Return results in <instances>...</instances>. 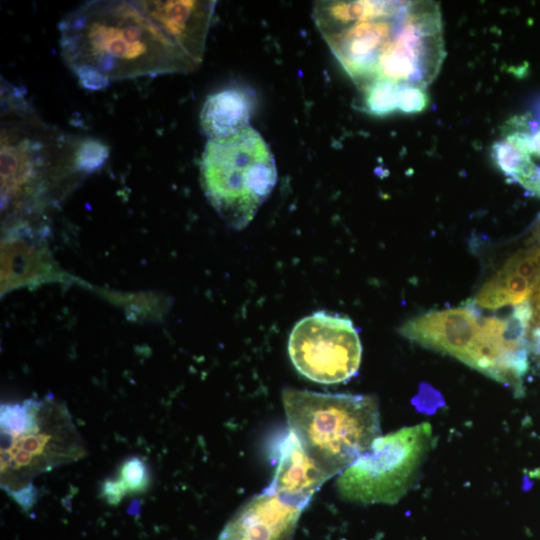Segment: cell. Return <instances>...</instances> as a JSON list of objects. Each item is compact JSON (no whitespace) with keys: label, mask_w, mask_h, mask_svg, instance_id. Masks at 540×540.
<instances>
[{"label":"cell","mask_w":540,"mask_h":540,"mask_svg":"<svg viewBox=\"0 0 540 540\" xmlns=\"http://www.w3.org/2000/svg\"><path fill=\"white\" fill-rule=\"evenodd\" d=\"M63 60L89 91L112 81L189 73L196 68L140 1H89L59 24Z\"/></svg>","instance_id":"obj_1"},{"label":"cell","mask_w":540,"mask_h":540,"mask_svg":"<svg viewBox=\"0 0 540 540\" xmlns=\"http://www.w3.org/2000/svg\"><path fill=\"white\" fill-rule=\"evenodd\" d=\"M79 137L45 124L20 88L1 85V210L5 217L37 213L53 188L83 176L76 165Z\"/></svg>","instance_id":"obj_2"},{"label":"cell","mask_w":540,"mask_h":540,"mask_svg":"<svg viewBox=\"0 0 540 540\" xmlns=\"http://www.w3.org/2000/svg\"><path fill=\"white\" fill-rule=\"evenodd\" d=\"M0 429L1 487L24 511L36 503L34 478L87 453L67 407L50 395L2 404Z\"/></svg>","instance_id":"obj_3"},{"label":"cell","mask_w":540,"mask_h":540,"mask_svg":"<svg viewBox=\"0 0 540 540\" xmlns=\"http://www.w3.org/2000/svg\"><path fill=\"white\" fill-rule=\"evenodd\" d=\"M399 333L423 347L450 355L514 392L528 370V347L519 322L504 316L481 318L471 303L429 311L405 322Z\"/></svg>","instance_id":"obj_4"},{"label":"cell","mask_w":540,"mask_h":540,"mask_svg":"<svg viewBox=\"0 0 540 540\" xmlns=\"http://www.w3.org/2000/svg\"><path fill=\"white\" fill-rule=\"evenodd\" d=\"M282 402L289 429L330 478L345 470L380 436L379 404L372 395L285 388Z\"/></svg>","instance_id":"obj_5"},{"label":"cell","mask_w":540,"mask_h":540,"mask_svg":"<svg viewBox=\"0 0 540 540\" xmlns=\"http://www.w3.org/2000/svg\"><path fill=\"white\" fill-rule=\"evenodd\" d=\"M411 1H318L316 26L360 89L374 83L398 47Z\"/></svg>","instance_id":"obj_6"},{"label":"cell","mask_w":540,"mask_h":540,"mask_svg":"<svg viewBox=\"0 0 540 540\" xmlns=\"http://www.w3.org/2000/svg\"><path fill=\"white\" fill-rule=\"evenodd\" d=\"M206 198L233 229L245 228L277 182L274 155L252 126L222 141H207L200 160Z\"/></svg>","instance_id":"obj_7"},{"label":"cell","mask_w":540,"mask_h":540,"mask_svg":"<svg viewBox=\"0 0 540 540\" xmlns=\"http://www.w3.org/2000/svg\"><path fill=\"white\" fill-rule=\"evenodd\" d=\"M432 442L428 422L379 436L340 473L339 495L359 504L397 503L415 484Z\"/></svg>","instance_id":"obj_8"},{"label":"cell","mask_w":540,"mask_h":540,"mask_svg":"<svg viewBox=\"0 0 540 540\" xmlns=\"http://www.w3.org/2000/svg\"><path fill=\"white\" fill-rule=\"evenodd\" d=\"M288 353L296 370L307 379L320 384H337L357 373L362 347L349 318L318 311L293 327Z\"/></svg>","instance_id":"obj_9"},{"label":"cell","mask_w":540,"mask_h":540,"mask_svg":"<svg viewBox=\"0 0 540 540\" xmlns=\"http://www.w3.org/2000/svg\"><path fill=\"white\" fill-rule=\"evenodd\" d=\"M540 282V220L529 244L512 254L473 299L477 308L498 310L530 300Z\"/></svg>","instance_id":"obj_10"},{"label":"cell","mask_w":540,"mask_h":540,"mask_svg":"<svg viewBox=\"0 0 540 540\" xmlns=\"http://www.w3.org/2000/svg\"><path fill=\"white\" fill-rule=\"evenodd\" d=\"M147 15L163 30L197 69L214 14L215 1H140Z\"/></svg>","instance_id":"obj_11"},{"label":"cell","mask_w":540,"mask_h":540,"mask_svg":"<svg viewBox=\"0 0 540 540\" xmlns=\"http://www.w3.org/2000/svg\"><path fill=\"white\" fill-rule=\"evenodd\" d=\"M304 509L264 489L238 509L218 540H290Z\"/></svg>","instance_id":"obj_12"},{"label":"cell","mask_w":540,"mask_h":540,"mask_svg":"<svg viewBox=\"0 0 540 540\" xmlns=\"http://www.w3.org/2000/svg\"><path fill=\"white\" fill-rule=\"evenodd\" d=\"M330 476L307 454L288 428L277 447V466L265 489L283 500L306 508Z\"/></svg>","instance_id":"obj_13"},{"label":"cell","mask_w":540,"mask_h":540,"mask_svg":"<svg viewBox=\"0 0 540 540\" xmlns=\"http://www.w3.org/2000/svg\"><path fill=\"white\" fill-rule=\"evenodd\" d=\"M251 101L237 88H227L207 97L200 111V124L208 141L228 139L250 126Z\"/></svg>","instance_id":"obj_14"},{"label":"cell","mask_w":540,"mask_h":540,"mask_svg":"<svg viewBox=\"0 0 540 540\" xmlns=\"http://www.w3.org/2000/svg\"><path fill=\"white\" fill-rule=\"evenodd\" d=\"M491 156L511 181L519 183L528 194L540 197V166L532 161L527 151L502 139L493 144Z\"/></svg>","instance_id":"obj_15"},{"label":"cell","mask_w":540,"mask_h":540,"mask_svg":"<svg viewBox=\"0 0 540 540\" xmlns=\"http://www.w3.org/2000/svg\"><path fill=\"white\" fill-rule=\"evenodd\" d=\"M147 464L138 456L127 458L115 478L105 480L100 495L109 504H118L125 495L143 493L149 485Z\"/></svg>","instance_id":"obj_16"},{"label":"cell","mask_w":540,"mask_h":540,"mask_svg":"<svg viewBox=\"0 0 540 540\" xmlns=\"http://www.w3.org/2000/svg\"><path fill=\"white\" fill-rule=\"evenodd\" d=\"M400 85L376 82L360 89L359 109L375 116H386L398 110Z\"/></svg>","instance_id":"obj_17"},{"label":"cell","mask_w":540,"mask_h":540,"mask_svg":"<svg viewBox=\"0 0 540 540\" xmlns=\"http://www.w3.org/2000/svg\"><path fill=\"white\" fill-rule=\"evenodd\" d=\"M109 148L101 140L79 137L76 149V165L82 175L98 171L108 160Z\"/></svg>","instance_id":"obj_18"},{"label":"cell","mask_w":540,"mask_h":540,"mask_svg":"<svg viewBox=\"0 0 540 540\" xmlns=\"http://www.w3.org/2000/svg\"><path fill=\"white\" fill-rule=\"evenodd\" d=\"M429 105L425 88L415 85H400L398 110L406 114L422 112Z\"/></svg>","instance_id":"obj_19"},{"label":"cell","mask_w":540,"mask_h":540,"mask_svg":"<svg viewBox=\"0 0 540 540\" xmlns=\"http://www.w3.org/2000/svg\"><path fill=\"white\" fill-rule=\"evenodd\" d=\"M531 309L532 317L530 322V329L540 326V282L533 294Z\"/></svg>","instance_id":"obj_20"},{"label":"cell","mask_w":540,"mask_h":540,"mask_svg":"<svg viewBox=\"0 0 540 540\" xmlns=\"http://www.w3.org/2000/svg\"><path fill=\"white\" fill-rule=\"evenodd\" d=\"M528 151L530 155L540 158V129L532 131L528 140Z\"/></svg>","instance_id":"obj_21"},{"label":"cell","mask_w":540,"mask_h":540,"mask_svg":"<svg viewBox=\"0 0 540 540\" xmlns=\"http://www.w3.org/2000/svg\"><path fill=\"white\" fill-rule=\"evenodd\" d=\"M535 117H536V121L537 123L539 124L540 126V103L537 105V107L535 108Z\"/></svg>","instance_id":"obj_22"}]
</instances>
